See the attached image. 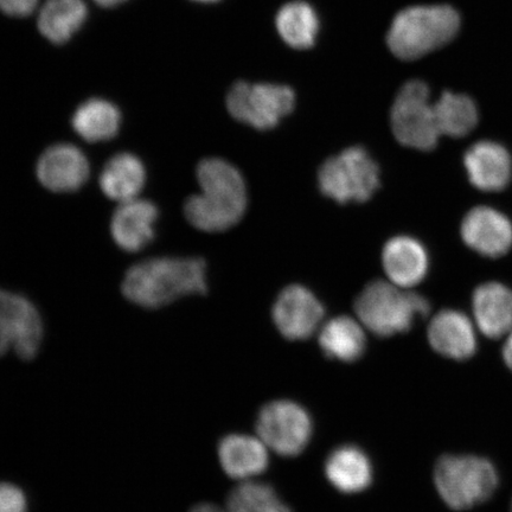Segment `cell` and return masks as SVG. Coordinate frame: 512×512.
Returning <instances> with one entry per match:
<instances>
[{
	"label": "cell",
	"instance_id": "14",
	"mask_svg": "<svg viewBox=\"0 0 512 512\" xmlns=\"http://www.w3.org/2000/svg\"><path fill=\"white\" fill-rule=\"evenodd\" d=\"M158 209L150 201L133 200L120 203L113 215V240L126 252L142 251L155 238Z\"/></svg>",
	"mask_w": 512,
	"mask_h": 512
},
{
	"label": "cell",
	"instance_id": "15",
	"mask_svg": "<svg viewBox=\"0 0 512 512\" xmlns=\"http://www.w3.org/2000/svg\"><path fill=\"white\" fill-rule=\"evenodd\" d=\"M428 341L438 354L456 361L471 358L477 350L471 320L456 310L440 311L434 316L428 326Z\"/></svg>",
	"mask_w": 512,
	"mask_h": 512
},
{
	"label": "cell",
	"instance_id": "30",
	"mask_svg": "<svg viewBox=\"0 0 512 512\" xmlns=\"http://www.w3.org/2000/svg\"><path fill=\"white\" fill-rule=\"evenodd\" d=\"M503 358L505 364H507L508 368L512 371V329L510 330L507 341H505L503 347Z\"/></svg>",
	"mask_w": 512,
	"mask_h": 512
},
{
	"label": "cell",
	"instance_id": "6",
	"mask_svg": "<svg viewBox=\"0 0 512 512\" xmlns=\"http://www.w3.org/2000/svg\"><path fill=\"white\" fill-rule=\"evenodd\" d=\"M318 185L323 195L339 204L367 202L380 188V168L363 147H349L326 160Z\"/></svg>",
	"mask_w": 512,
	"mask_h": 512
},
{
	"label": "cell",
	"instance_id": "19",
	"mask_svg": "<svg viewBox=\"0 0 512 512\" xmlns=\"http://www.w3.org/2000/svg\"><path fill=\"white\" fill-rule=\"evenodd\" d=\"M325 476L342 494H360L373 483V465L361 447L343 445L332 451L325 462Z\"/></svg>",
	"mask_w": 512,
	"mask_h": 512
},
{
	"label": "cell",
	"instance_id": "3",
	"mask_svg": "<svg viewBox=\"0 0 512 512\" xmlns=\"http://www.w3.org/2000/svg\"><path fill=\"white\" fill-rule=\"evenodd\" d=\"M459 27L458 12L450 6H413L394 18L388 47L398 59L418 60L452 41Z\"/></svg>",
	"mask_w": 512,
	"mask_h": 512
},
{
	"label": "cell",
	"instance_id": "4",
	"mask_svg": "<svg viewBox=\"0 0 512 512\" xmlns=\"http://www.w3.org/2000/svg\"><path fill=\"white\" fill-rule=\"evenodd\" d=\"M430 310V303L420 294L383 280L368 284L355 302L361 324L377 337L405 334Z\"/></svg>",
	"mask_w": 512,
	"mask_h": 512
},
{
	"label": "cell",
	"instance_id": "17",
	"mask_svg": "<svg viewBox=\"0 0 512 512\" xmlns=\"http://www.w3.org/2000/svg\"><path fill=\"white\" fill-rule=\"evenodd\" d=\"M219 460L227 476L246 482L267 470L270 453L259 437L235 433L220 441Z\"/></svg>",
	"mask_w": 512,
	"mask_h": 512
},
{
	"label": "cell",
	"instance_id": "1",
	"mask_svg": "<svg viewBox=\"0 0 512 512\" xmlns=\"http://www.w3.org/2000/svg\"><path fill=\"white\" fill-rule=\"evenodd\" d=\"M197 179L202 192L184 206L191 226L207 233L234 227L245 215L248 202L241 172L226 160L208 158L198 164Z\"/></svg>",
	"mask_w": 512,
	"mask_h": 512
},
{
	"label": "cell",
	"instance_id": "29",
	"mask_svg": "<svg viewBox=\"0 0 512 512\" xmlns=\"http://www.w3.org/2000/svg\"><path fill=\"white\" fill-rule=\"evenodd\" d=\"M38 0H0V9L10 16L24 17L32 14Z\"/></svg>",
	"mask_w": 512,
	"mask_h": 512
},
{
	"label": "cell",
	"instance_id": "23",
	"mask_svg": "<svg viewBox=\"0 0 512 512\" xmlns=\"http://www.w3.org/2000/svg\"><path fill=\"white\" fill-rule=\"evenodd\" d=\"M275 25L287 46L300 50L315 46L319 18L309 3L294 0L285 4L275 17Z\"/></svg>",
	"mask_w": 512,
	"mask_h": 512
},
{
	"label": "cell",
	"instance_id": "25",
	"mask_svg": "<svg viewBox=\"0 0 512 512\" xmlns=\"http://www.w3.org/2000/svg\"><path fill=\"white\" fill-rule=\"evenodd\" d=\"M86 17L87 6L82 0H47L37 24L44 37L61 44L80 29Z\"/></svg>",
	"mask_w": 512,
	"mask_h": 512
},
{
	"label": "cell",
	"instance_id": "28",
	"mask_svg": "<svg viewBox=\"0 0 512 512\" xmlns=\"http://www.w3.org/2000/svg\"><path fill=\"white\" fill-rule=\"evenodd\" d=\"M0 512H28V499L17 485L0 483Z\"/></svg>",
	"mask_w": 512,
	"mask_h": 512
},
{
	"label": "cell",
	"instance_id": "9",
	"mask_svg": "<svg viewBox=\"0 0 512 512\" xmlns=\"http://www.w3.org/2000/svg\"><path fill=\"white\" fill-rule=\"evenodd\" d=\"M256 432L268 450L281 457H297L310 444L313 422L310 413L299 403L275 400L261 408Z\"/></svg>",
	"mask_w": 512,
	"mask_h": 512
},
{
	"label": "cell",
	"instance_id": "27",
	"mask_svg": "<svg viewBox=\"0 0 512 512\" xmlns=\"http://www.w3.org/2000/svg\"><path fill=\"white\" fill-rule=\"evenodd\" d=\"M226 510L228 512H293L272 485L255 482L254 479L246 480L230 491Z\"/></svg>",
	"mask_w": 512,
	"mask_h": 512
},
{
	"label": "cell",
	"instance_id": "2",
	"mask_svg": "<svg viewBox=\"0 0 512 512\" xmlns=\"http://www.w3.org/2000/svg\"><path fill=\"white\" fill-rule=\"evenodd\" d=\"M207 265L198 258H158L126 273L124 296L144 309H160L177 299L207 292Z\"/></svg>",
	"mask_w": 512,
	"mask_h": 512
},
{
	"label": "cell",
	"instance_id": "12",
	"mask_svg": "<svg viewBox=\"0 0 512 512\" xmlns=\"http://www.w3.org/2000/svg\"><path fill=\"white\" fill-rule=\"evenodd\" d=\"M462 238L472 251L486 258H499L512 247V224L496 209L473 208L462 223Z\"/></svg>",
	"mask_w": 512,
	"mask_h": 512
},
{
	"label": "cell",
	"instance_id": "16",
	"mask_svg": "<svg viewBox=\"0 0 512 512\" xmlns=\"http://www.w3.org/2000/svg\"><path fill=\"white\" fill-rule=\"evenodd\" d=\"M464 165L473 187L486 192L502 191L511 179L512 162L501 144L479 142L465 153Z\"/></svg>",
	"mask_w": 512,
	"mask_h": 512
},
{
	"label": "cell",
	"instance_id": "10",
	"mask_svg": "<svg viewBox=\"0 0 512 512\" xmlns=\"http://www.w3.org/2000/svg\"><path fill=\"white\" fill-rule=\"evenodd\" d=\"M43 322L35 305L19 294L0 290V357L14 352L32 360L41 349Z\"/></svg>",
	"mask_w": 512,
	"mask_h": 512
},
{
	"label": "cell",
	"instance_id": "26",
	"mask_svg": "<svg viewBox=\"0 0 512 512\" xmlns=\"http://www.w3.org/2000/svg\"><path fill=\"white\" fill-rule=\"evenodd\" d=\"M435 120L441 134L452 138H462L475 130L478 111L469 96L445 92L434 104Z\"/></svg>",
	"mask_w": 512,
	"mask_h": 512
},
{
	"label": "cell",
	"instance_id": "24",
	"mask_svg": "<svg viewBox=\"0 0 512 512\" xmlns=\"http://www.w3.org/2000/svg\"><path fill=\"white\" fill-rule=\"evenodd\" d=\"M121 115L117 107L102 99H92L76 110L72 125L89 143L106 142L117 136Z\"/></svg>",
	"mask_w": 512,
	"mask_h": 512
},
{
	"label": "cell",
	"instance_id": "32",
	"mask_svg": "<svg viewBox=\"0 0 512 512\" xmlns=\"http://www.w3.org/2000/svg\"><path fill=\"white\" fill-rule=\"evenodd\" d=\"M101 6H114L125 2V0H95Z\"/></svg>",
	"mask_w": 512,
	"mask_h": 512
},
{
	"label": "cell",
	"instance_id": "31",
	"mask_svg": "<svg viewBox=\"0 0 512 512\" xmlns=\"http://www.w3.org/2000/svg\"><path fill=\"white\" fill-rule=\"evenodd\" d=\"M190 512H228L226 509H222L217 507L216 504L213 503H201L195 505L194 508L190 510Z\"/></svg>",
	"mask_w": 512,
	"mask_h": 512
},
{
	"label": "cell",
	"instance_id": "18",
	"mask_svg": "<svg viewBox=\"0 0 512 512\" xmlns=\"http://www.w3.org/2000/svg\"><path fill=\"white\" fill-rule=\"evenodd\" d=\"M382 264L390 281L408 290L426 278L430 260L426 248L418 240L411 236H396L384 246Z\"/></svg>",
	"mask_w": 512,
	"mask_h": 512
},
{
	"label": "cell",
	"instance_id": "7",
	"mask_svg": "<svg viewBox=\"0 0 512 512\" xmlns=\"http://www.w3.org/2000/svg\"><path fill=\"white\" fill-rule=\"evenodd\" d=\"M390 123L395 138L403 146L420 151L435 149L440 133L425 82L409 81L400 89L390 112Z\"/></svg>",
	"mask_w": 512,
	"mask_h": 512
},
{
	"label": "cell",
	"instance_id": "20",
	"mask_svg": "<svg viewBox=\"0 0 512 512\" xmlns=\"http://www.w3.org/2000/svg\"><path fill=\"white\" fill-rule=\"evenodd\" d=\"M473 316L486 337L501 338L512 329V291L499 283L480 285L472 299Z\"/></svg>",
	"mask_w": 512,
	"mask_h": 512
},
{
	"label": "cell",
	"instance_id": "33",
	"mask_svg": "<svg viewBox=\"0 0 512 512\" xmlns=\"http://www.w3.org/2000/svg\"><path fill=\"white\" fill-rule=\"evenodd\" d=\"M196 2H200V3H215V2H219V0H196Z\"/></svg>",
	"mask_w": 512,
	"mask_h": 512
},
{
	"label": "cell",
	"instance_id": "5",
	"mask_svg": "<svg viewBox=\"0 0 512 512\" xmlns=\"http://www.w3.org/2000/svg\"><path fill=\"white\" fill-rule=\"evenodd\" d=\"M434 483L453 510H467L488 501L498 485L495 466L476 456H444L434 471Z\"/></svg>",
	"mask_w": 512,
	"mask_h": 512
},
{
	"label": "cell",
	"instance_id": "8",
	"mask_svg": "<svg viewBox=\"0 0 512 512\" xmlns=\"http://www.w3.org/2000/svg\"><path fill=\"white\" fill-rule=\"evenodd\" d=\"M296 105L291 87L274 83L240 81L230 88L227 108L232 117L255 130L267 131L278 126Z\"/></svg>",
	"mask_w": 512,
	"mask_h": 512
},
{
	"label": "cell",
	"instance_id": "21",
	"mask_svg": "<svg viewBox=\"0 0 512 512\" xmlns=\"http://www.w3.org/2000/svg\"><path fill=\"white\" fill-rule=\"evenodd\" d=\"M318 342L326 357L344 363L361 360L367 349L362 325L348 316H339L324 324Z\"/></svg>",
	"mask_w": 512,
	"mask_h": 512
},
{
	"label": "cell",
	"instance_id": "22",
	"mask_svg": "<svg viewBox=\"0 0 512 512\" xmlns=\"http://www.w3.org/2000/svg\"><path fill=\"white\" fill-rule=\"evenodd\" d=\"M146 171L142 160L131 153H119L108 160L100 175L102 192L120 203L137 198L144 188Z\"/></svg>",
	"mask_w": 512,
	"mask_h": 512
},
{
	"label": "cell",
	"instance_id": "13",
	"mask_svg": "<svg viewBox=\"0 0 512 512\" xmlns=\"http://www.w3.org/2000/svg\"><path fill=\"white\" fill-rule=\"evenodd\" d=\"M36 171L38 179L48 190L70 192L79 190L87 182L89 163L78 147L56 144L38 159Z\"/></svg>",
	"mask_w": 512,
	"mask_h": 512
},
{
	"label": "cell",
	"instance_id": "11",
	"mask_svg": "<svg viewBox=\"0 0 512 512\" xmlns=\"http://www.w3.org/2000/svg\"><path fill=\"white\" fill-rule=\"evenodd\" d=\"M324 306L309 288L290 285L275 300L272 316L280 334L290 341H304L319 329Z\"/></svg>",
	"mask_w": 512,
	"mask_h": 512
}]
</instances>
